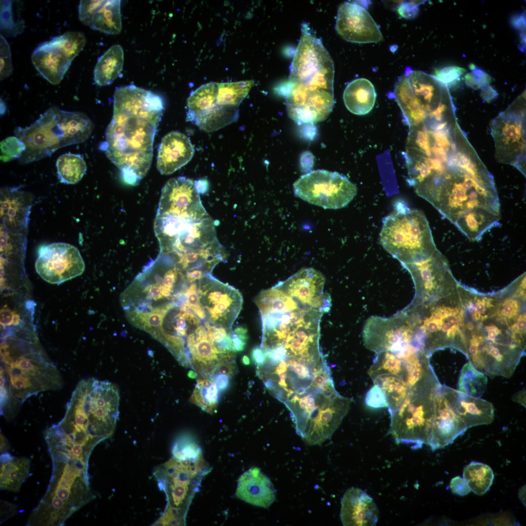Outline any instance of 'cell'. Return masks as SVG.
Wrapping results in <instances>:
<instances>
[{
  "instance_id": "6da1fadb",
  "label": "cell",
  "mask_w": 526,
  "mask_h": 526,
  "mask_svg": "<svg viewBox=\"0 0 526 526\" xmlns=\"http://www.w3.org/2000/svg\"><path fill=\"white\" fill-rule=\"evenodd\" d=\"M164 109L162 98L150 91L133 84L115 89L113 116L99 149L129 185H137L150 169Z\"/></svg>"
},
{
  "instance_id": "7a4b0ae2",
  "label": "cell",
  "mask_w": 526,
  "mask_h": 526,
  "mask_svg": "<svg viewBox=\"0 0 526 526\" xmlns=\"http://www.w3.org/2000/svg\"><path fill=\"white\" fill-rule=\"evenodd\" d=\"M119 399L118 388L113 383L93 377L81 380L63 418L45 432L49 451L88 462L96 445L113 434Z\"/></svg>"
},
{
  "instance_id": "3957f363",
  "label": "cell",
  "mask_w": 526,
  "mask_h": 526,
  "mask_svg": "<svg viewBox=\"0 0 526 526\" xmlns=\"http://www.w3.org/2000/svg\"><path fill=\"white\" fill-rule=\"evenodd\" d=\"M288 81L280 89L288 116L298 124L326 119L335 101L334 64L321 40L304 23Z\"/></svg>"
},
{
  "instance_id": "277c9868",
  "label": "cell",
  "mask_w": 526,
  "mask_h": 526,
  "mask_svg": "<svg viewBox=\"0 0 526 526\" xmlns=\"http://www.w3.org/2000/svg\"><path fill=\"white\" fill-rule=\"evenodd\" d=\"M62 385L60 372L34 337L4 336L0 347L1 415L12 418L28 397Z\"/></svg>"
},
{
  "instance_id": "5b68a950",
  "label": "cell",
  "mask_w": 526,
  "mask_h": 526,
  "mask_svg": "<svg viewBox=\"0 0 526 526\" xmlns=\"http://www.w3.org/2000/svg\"><path fill=\"white\" fill-rule=\"evenodd\" d=\"M525 337L522 319L493 307L480 313L465 329V354L484 374L509 377L524 355Z\"/></svg>"
},
{
  "instance_id": "8992f818",
  "label": "cell",
  "mask_w": 526,
  "mask_h": 526,
  "mask_svg": "<svg viewBox=\"0 0 526 526\" xmlns=\"http://www.w3.org/2000/svg\"><path fill=\"white\" fill-rule=\"evenodd\" d=\"M94 127L85 113L51 107L29 127L15 129L16 136L26 147L19 162L38 161L61 148L83 143L88 139Z\"/></svg>"
},
{
  "instance_id": "52a82bcc",
  "label": "cell",
  "mask_w": 526,
  "mask_h": 526,
  "mask_svg": "<svg viewBox=\"0 0 526 526\" xmlns=\"http://www.w3.org/2000/svg\"><path fill=\"white\" fill-rule=\"evenodd\" d=\"M393 96L410 128L456 115L448 87L434 75L407 67L395 83Z\"/></svg>"
},
{
  "instance_id": "ba28073f",
  "label": "cell",
  "mask_w": 526,
  "mask_h": 526,
  "mask_svg": "<svg viewBox=\"0 0 526 526\" xmlns=\"http://www.w3.org/2000/svg\"><path fill=\"white\" fill-rule=\"evenodd\" d=\"M379 240L401 264L424 260L437 249L423 212L400 202L383 219Z\"/></svg>"
},
{
  "instance_id": "9c48e42d",
  "label": "cell",
  "mask_w": 526,
  "mask_h": 526,
  "mask_svg": "<svg viewBox=\"0 0 526 526\" xmlns=\"http://www.w3.org/2000/svg\"><path fill=\"white\" fill-rule=\"evenodd\" d=\"M53 467L50 484L37 508L49 521L62 523L94 496L87 469L71 462H53Z\"/></svg>"
},
{
  "instance_id": "30bf717a",
  "label": "cell",
  "mask_w": 526,
  "mask_h": 526,
  "mask_svg": "<svg viewBox=\"0 0 526 526\" xmlns=\"http://www.w3.org/2000/svg\"><path fill=\"white\" fill-rule=\"evenodd\" d=\"M441 384L417 385L409 389L400 406L389 412L390 432L397 444L416 449L428 445L435 398Z\"/></svg>"
},
{
  "instance_id": "8fae6325",
  "label": "cell",
  "mask_w": 526,
  "mask_h": 526,
  "mask_svg": "<svg viewBox=\"0 0 526 526\" xmlns=\"http://www.w3.org/2000/svg\"><path fill=\"white\" fill-rule=\"evenodd\" d=\"M495 156L526 175V108L524 93L492 120Z\"/></svg>"
},
{
  "instance_id": "7c38bea8",
  "label": "cell",
  "mask_w": 526,
  "mask_h": 526,
  "mask_svg": "<svg viewBox=\"0 0 526 526\" xmlns=\"http://www.w3.org/2000/svg\"><path fill=\"white\" fill-rule=\"evenodd\" d=\"M295 195L325 209L347 206L357 193V188L346 176L324 169L311 171L301 176L293 185Z\"/></svg>"
},
{
  "instance_id": "4fadbf2b",
  "label": "cell",
  "mask_w": 526,
  "mask_h": 526,
  "mask_svg": "<svg viewBox=\"0 0 526 526\" xmlns=\"http://www.w3.org/2000/svg\"><path fill=\"white\" fill-rule=\"evenodd\" d=\"M362 336L365 346L376 354L398 352L411 346L419 348L415 326L403 310L388 318L370 317L365 323Z\"/></svg>"
},
{
  "instance_id": "5bb4252c",
  "label": "cell",
  "mask_w": 526,
  "mask_h": 526,
  "mask_svg": "<svg viewBox=\"0 0 526 526\" xmlns=\"http://www.w3.org/2000/svg\"><path fill=\"white\" fill-rule=\"evenodd\" d=\"M196 284L204 321L213 325L232 329L243 306L240 292L211 274L196 282Z\"/></svg>"
},
{
  "instance_id": "9a60e30c",
  "label": "cell",
  "mask_w": 526,
  "mask_h": 526,
  "mask_svg": "<svg viewBox=\"0 0 526 526\" xmlns=\"http://www.w3.org/2000/svg\"><path fill=\"white\" fill-rule=\"evenodd\" d=\"M86 43L82 32H66L39 44L32 53V63L45 79L52 84H58Z\"/></svg>"
},
{
  "instance_id": "2e32d148",
  "label": "cell",
  "mask_w": 526,
  "mask_h": 526,
  "mask_svg": "<svg viewBox=\"0 0 526 526\" xmlns=\"http://www.w3.org/2000/svg\"><path fill=\"white\" fill-rule=\"evenodd\" d=\"M219 83L201 86L187 99V120L201 130L212 132L236 122L238 107L222 106L217 103Z\"/></svg>"
},
{
  "instance_id": "e0dca14e",
  "label": "cell",
  "mask_w": 526,
  "mask_h": 526,
  "mask_svg": "<svg viewBox=\"0 0 526 526\" xmlns=\"http://www.w3.org/2000/svg\"><path fill=\"white\" fill-rule=\"evenodd\" d=\"M35 263L38 274L46 282L59 284L81 275L85 264L79 251L65 243L40 246Z\"/></svg>"
},
{
  "instance_id": "ac0fdd59",
  "label": "cell",
  "mask_w": 526,
  "mask_h": 526,
  "mask_svg": "<svg viewBox=\"0 0 526 526\" xmlns=\"http://www.w3.org/2000/svg\"><path fill=\"white\" fill-rule=\"evenodd\" d=\"M401 265L411 275L415 287V294L409 305L440 295L455 282L446 259L437 249L424 260Z\"/></svg>"
},
{
  "instance_id": "d6986e66",
  "label": "cell",
  "mask_w": 526,
  "mask_h": 526,
  "mask_svg": "<svg viewBox=\"0 0 526 526\" xmlns=\"http://www.w3.org/2000/svg\"><path fill=\"white\" fill-rule=\"evenodd\" d=\"M206 211L194 182L181 176L169 180L163 187L156 216L193 217Z\"/></svg>"
},
{
  "instance_id": "ffe728a7",
  "label": "cell",
  "mask_w": 526,
  "mask_h": 526,
  "mask_svg": "<svg viewBox=\"0 0 526 526\" xmlns=\"http://www.w3.org/2000/svg\"><path fill=\"white\" fill-rule=\"evenodd\" d=\"M202 321L183 305L173 303L163 317L156 339L168 348L179 363L184 365L187 338Z\"/></svg>"
},
{
  "instance_id": "44dd1931",
  "label": "cell",
  "mask_w": 526,
  "mask_h": 526,
  "mask_svg": "<svg viewBox=\"0 0 526 526\" xmlns=\"http://www.w3.org/2000/svg\"><path fill=\"white\" fill-rule=\"evenodd\" d=\"M335 28L341 38L353 43H377L383 39L372 16L356 2H344L339 5Z\"/></svg>"
},
{
  "instance_id": "7402d4cb",
  "label": "cell",
  "mask_w": 526,
  "mask_h": 526,
  "mask_svg": "<svg viewBox=\"0 0 526 526\" xmlns=\"http://www.w3.org/2000/svg\"><path fill=\"white\" fill-rule=\"evenodd\" d=\"M203 462L201 455L186 459L174 456L155 470L154 474L159 486L165 490L171 501L169 506L177 508L182 504L191 480L201 469Z\"/></svg>"
},
{
  "instance_id": "603a6c76",
  "label": "cell",
  "mask_w": 526,
  "mask_h": 526,
  "mask_svg": "<svg viewBox=\"0 0 526 526\" xmlns=\"http://www.w3.org/2000/svg\"><path fill=\"white\" fill-rule=\"evenodd\" d=\"M325 279L319 271L303 268L277 285L302 307H314L328 312L331 298L324 294Z\"/></svg>"
},
{
  "instance_id": "cb8c5ba5",
  "label": "cell",
  "mask_w": 526,
  "mask_h": 526,
  "mask_svg": "<svg viewBox=\"0 0 526 526\" xmlns=\"http://www.w3.org/2000/svg\"><path fill=\"white\" fill-rule=\"evenodd\" d=\"M468 429L454 410L446 386L441 385L435 398L434 410L428 445L432 450L452 443Z\"/></svg>"
},
{
  "instance_id": "d4e9b609",
  "label": "cell",
  "mask_w": 526,
  "mask_h": 526,
  "mask_svg": "<svg viewBox=\"0 0 526 526\" xmlns=\"http://www.w3.org/2000/svg\"><path fill=\"white\" fill-rule=\"evenodd\" d=\"M194 154L189 138L177 131L171 132L162 139L159 145L157 168L163 175H169L189 162Z\"/></svg>"
},
{
  "instance_id": "484cf974",
  "label": "cell",
  "mask_w": 526,
  "mask_h": 526,
  "mask_svg": "<svg viewBox=\"0 0 526 526\" xmlns=\"http://www.w3.org/2000/svg\"><path fill=\"white\" fill-rule=\"evenodd\" d=\"M340 517L345 526H373L378 519V510L373 499L360 488L346 490L341 501Z\"/></svg>"
},
{
  "instance_id": "4316f807",
  "label": "cell",
  "mask_w": 526,
  "mask_h": 526,
  "mask_svg": "<svg viewBox=\"0 0 526 526\" xmlns=\"http://www.w3.org/2000/svg\"><path fill=\"white\" fill-rule=\"evenodd\" d=\"M236 495L253 506L268 508L276 500V490L270 479L258 467H251L238 480Z\"/></svg>"
},
{
  "instance_id": "83f0119b",
  "label": "cell",
  "mask_w": 526,
  "mask_h": 526,
  "mask_svg": "<svg viewBox=\"0 0 526 526\" xmlns=\"http://www.w3.org/2000/svg\"><path fill=\"white\" fill-rule=\"evenodd\" d=\"M446 390L454 410L468 428L492 422L494 408L490 402L448 386Z\"/></svg>"
},
{
  "instance_id": "f1b7e54d",
  "label": "cell",
  "mask_w": 526,
  "mask_h": 526,
  "mask_svg": "<svg viewBox=\"0 0 526 526\" xmlns=\"http://www.w3.org/2000/svg\"><path fill=\"white\" fill-rule=\"evenodd\" d=\"M376 94L372 82L364 78H359L349 83L343 94L344 104L352 113L365 115L373 108Z\"/></svg>"
},
{
  "instance_id": "f546056e",
  "label": "cell",
  "mask_w": 526,
  "mask_h": 526,
  "mask_svg": "<svg viewBox=\"0 0 526 526\" xmlns=\"http://www.w3.org/2000/svg\"><path fill=\"white\" fill-rule=\"evenodd\" d=\"M121 1L98 0L89 25L92 29L109 35H116L122 30Z\"/></svg>"
},
{
  "instance_id": "4dcf8cb0",
  "label": "cell",
  "mask_w": 526,
  "mask_h": 526,
  "mask_svg": "<svg viewBox=\"0 0 526 526\" xmlns=\"http://www.w3.org/2000/svg\"><path fill=\"white\" fill-rule=\"evenodd\" d=\"M30 460L16 458L8 452L0 455V488L18 491L29 473Z\"/></svg>"
},
{
  "instance_id": "1f68e13d",
  "label": "cell",
  "mask_w": 526,
  "mask_h": 526,
  "mask_svg": "<svg viewBox=\"0 0 526 526\" xmlns=\"http://www.w3.org/2000/svg\"><path fill=\"white\" fill-rule=\"evenodd\" d=\"M124 52L121 46L111 47L98 59L94 71V80L98 86L112 84L122 71Z\"/></svg>"
},
{
  "instance_id": "d6a6232c",
  "label": "cell",
  "mask_w": 526,
  "mask_h": 526,
  "mask_svg": "<svg viewBox=\"0 0 526 526\" xmlns=\"http://www.w3.org/2000/svg\"><path fill=\"white\" fill-rule=\"evenodd\" d=\"M57 174L61 183L75 184L83 177L87 165L81 154L67 153L59 156L56 162Z\"/></svg>"
},
{
  "instance_id": "836d02e7",
  "label": "cell",
  "mask_w": 526,
  "mask_h": 526,
  "mask_svg": "<svg viewBox=\"0 0 526 526\" xmlns=\"http://www.w3.org/2000/svg\"><path fill=\"white\" fill-rule=\"evenodd\" d=\"M463 476L471 491L478 495L489 490L494 479L493 470L489 466L475 461L465 467Z\"/></svg>"
},
{
  "instance_id": "e575fe53",
  "label": "cell",
  "mask_w": 526,
  "mask_h": 526,
  "mask_svg": "<svg viewBox=\"0 0 526 526\" xmlns=\"http://www.w3.org/2000/svg\"><path fill=\"white\" fill-rule=\"evenodd\" d=\"M252 80L218 84L217 103L222 106L238 107L254 84Z\"/></svg>"
},
{
  "instance_id": "d590c367",
  "label": "cell",
  "mask_w": 526,
  "mask_h": 526,
  "mask_svg": "<svg viewBox=\"0 0 526 526\" xmlns=\"http://www.w3.org/2000/svg\"><path fill=\"white\" fill-rule=\"evenodd\" d=\"M487 384L486 376L470 361L463 366L458 380V391L478 397L484 392Z\"/></svg>"
},
{
  "instance_id": "8d00e7d4",
  "label": "cell",
  "mask_w": 526,
  "mask_h": 526,
  "mask_svg": "<svg viewBox=\"0 0 526 526\" xmlns=\"http://www.w3.org/2000/svg\"><path fill=\"white\" fill-rule=\"evenodd\" d=\"M219 392L215 383L208 379H199L190 396L191 403L210 413L216 410Z\"/></svg>"
},
{
  "instance_id": "74e56055",
  "label": "cell",
  "mask_w": 526,
  "mask_h": 526,
  "mask_svg": "<svg viewBox=\"0 0 526 526\" xmlns=\"http://www.w3.org/2000/svg\"><path fill=\"white\" fill-rule=\"evenodd\" d=\"M22 19L15 20L11 0H0V31L5 35L16 37L24 30Z\"/></svg>"
},
{
  "instance_id": "f35d334b",
  "label": "cell",
  "mask_w": 526,
  "mask_h": 526,
  "mask_svg": "<svg viewBox=\"0 0 526 526\" xmlns=\"http://www.w3.org/2000/svg\"><path fill=\"white\" fill-rule=\"evenodd\" d=\"M0 160L8 162L19 159L26 147L17 136H9L0 142Z\"/></svg>"
},
{
  "instance_id": "ab89813d",
  "label": "cell",
  "mask_w": 526,
  "mask_h": 526,
  "mask_svg": "<svg viewBox=\"0 0 526 526\" xmlns=\"http://www.w3.org/2000/svg\"><path fill=\"white\" fill-rule=\"evenodd\" d=\"M0 37V78L3 80L12 74L13 68L9 45L3 35Z\"/></svg>"
},
{
  "instance_id": "60d3db41",
  "label": "cell",
  "mask_w": 526,
  "mask_h": 526,
  "mask_svg": "<svg viewBox=\"0 0 526 526\" xmlns=\"http://www.w3.org/2000/svg\"><path fill=\"white\" fill-rule=\"evenodd\" d=\"M470 67L472 71L465 76V82L469 86L478 89L489 85L491 78L486 72L474 64L470 65Z\"/></svg>"
},
{
  "instance_id": "b9f144b4",
  "label": "cell",
  "mask_w": 526,
  "mask_h": 526,
  "mask_svg": "<svg viewBox=\"0 0 526 526\" xmlns=\"http://www.w3.org/2000/svg\"><path fill=\"white\" fill-rule=\"evenodd\" d=\"M466 72L463 68L451 66L436 70L434 76L449 88L456 84Z\"/></svg>"
},
{
  "instance_id": "7bdbcfd3",
  "label": "cell",
  "mask_w": 526,
  "mask_h": 526,
  "mask_svg": "<svg viewBox=\"0 0 526 526\" xmlns=\"http://www.w3.org/2000/svg\"><path fill=\"white\" fill-rule=\"evenodd\" d=\"M365 402L367 406L372 408H381L389 407L387 396L377 384H375L367 392Z\"/></svg>"
},
{
  "instance_id": "ee69618b",
  "label": "cell",
  "mask_w": 526,
  "mask_h": 526,
  "mask_svg": "<svg viewBox=\"0 0 526 526\" xmlns=\"http://www.w3.org/2000/svg\"><path fill=\"white\" fill-rule=\"evenodd\" d=\"M248 338L247 330L245 326H240L234 329L232 342L235 352L244 350Z\"/></svg>"
},
{
  "instance_id": "f6af8a7d",
  "label": "cell",
  "mask_w": 526,
  "mask_h": 526,
  "mask_svg": "<svg viewBox=\"0 0 526 526\" xmlns=\"http://www.w3.org/2000/svg\"><path fill=\"white\" fill-rule=\"evenodd\" d=\"M450 487L453 493L461 496L468 494L471 491L466 480L459 476L451 479Z\"/></svg>"
},
{
  "instance_id": "bcb514c9",
  "label": "cell",
  "mask_w": 526,
  "mask_h": 526,
  "mask_svg": "<svg viewBox=\"0 0 526 526\" xmlns=\"http://www.w3.org/2000/svg\"><path fill=\"white\" fill-rule=\"evenodd\" d=\"M237 372V366L235 361L233 360L221 362L214 368L211 376L215 374L220 373L231 376Z\"/></svg>"
},
{
  "instance_id": "7dc6e473",
  "label": "cell",
  "mask_w": 526,
  "mask_h": 526,
  "mask_svg": "<svg viewBox=\"0 0 526 526\" xmlns=\"http://www.w3.org/2000/svg\"><path fill=\"white\" fill-rule=\"evenodd\" d=\"M422 2H411L402 4L398 9V13L404 18H413L418 13V6Z\"/></svg>"
},
{
  "instance_id": "c3c4849f",
  "label": "cell",
  "mask_w": 526,
  "mask_h": 526,
  "mask_svg": "<svg viewBox=\"0 0 526 526\" xmlns=\"http://www.w3.org/2000/svg\"><path fill=\"white\" fill-rule=\"evenodd\" d=\"M219 391H225L229 386L230 376L225 374L217 373L212 376Z\"/></svg>"
},
{
  "instance_id": "681fc988",
  "label": "cell",
  "mask_w": 526,
  "mask_h": 526,
  "mask_svg": "<svg viewBox=\"0 0 526 526\" xmlns=\"http://www.w3.org/2000/svg\"><path fill=\"white\" fill-rule=\"evenodd\" d=\"M251 356L256 366L262 365L265 361L264 354L261 347L256 346L253 348L251 351Z\"/></svg>"
},
{
  "instance_id": "f907efd6",
  "label": "cell",
  "mask_w": 526,
  "mask_h": 526,
  "mask_svg": "<svg viewBox=\"0 0 526 526\" xmlns=\"http://www.w3.org/2000/svg\"><path fill=\"white\" fill-rule=\"evenodd\" d=\"M511 24L517 30H523L526 27V17L524 13L514 16L511 20Z\"/></svg>"
},
{
  "instance_id": "816d5d0a",
  "label": "cell",
  "mask_w": 526,
  "mask_h": 526,
  "mask_svg": "<svg viewBox=\"0 0 526 526\" xmlns=\"http://www.w3.org/2000/svg\"><path fill=\"white\" fill-rule=\"evenodd\" d=\"M481 89V96L486 101H489L496 97L497 95L496 91L489 85Z\"/></svg>"
},
{
  "instance_id": "f5cc1de1",
  "label": "cell",
  "mask_w": 526,
  "mask_h": 526,
  "mask_svg": "<svg viewBox=\"0 0 526 526\" xmlns=\"http://www.w3.org/2000/svg\"><path fill=\"white\" fill-rule=\"evenodd\" d=\"M195 188L199 193H205L208 188V183L207 180L201 179L194 181Z\"/></svg>"
},
{
  "instance_id": "db71d44e",
  "label": "cell",
  "mask_w": 526,
  "mask_h": 526,
  "mask_svg": "<svg viewBox=\"0 0 526 526\" xmlns=\"http://www.w3.org/2000/svg\"><path fill=\"white\" fill-rule=\"evenodd\" d=\"M9 448L8 443L2 434H0V453L3 452Z\"/></svg>"
},
{
  "instance_id": "11a10c76",
  "label": "cell",
  "mask_w": 526,
  "mask_h": 526,
  "mask_svg": "<svg viewBox=\"0 0 526 526\" xmlns=\"http://www.w3.org/2000/svg\"><path fill=\"white\" fill-rule=\"evenodd\" d=\"M188 375L191 378H195L197 376V373L192 370L189 371V372L188 373Z\"/></svg>"
},
{
  "instance_id": "9f6ffc18",
  "label": "cell",
  "mask_w": 526,
  "mask_h": 526,
  "mask_svg": "<svg viewBox=\"0 0 526 526\" xmlns=\"http://www.w3.org/2000/svg\"><path fill=\"white\" fill-rule=\"evenodd\" d=\"M242 361L244 364L245 365H248L250 364V360L248 357L244 356L242 358Z\"/></svg>"
},
{
  "instance_id": "6f0895ef",
  "label": "cell",
  "mask_w": 526,
  "mask_h": 526,
  "mask_svg": "<svg viewBox=\"0 0 526 526\" xmlns=\"http://www.w3.org/2000/svg\"><path fill=\"white\" fill-rule=\"evenodd\" d=\"M72 461H73V460H72ZM77 463H78V462H77ZM80 464H81V463H80ZM82 465H83V464H82ZM85 466H86V465H85Z\"/></svg>"
}]
</instances>
